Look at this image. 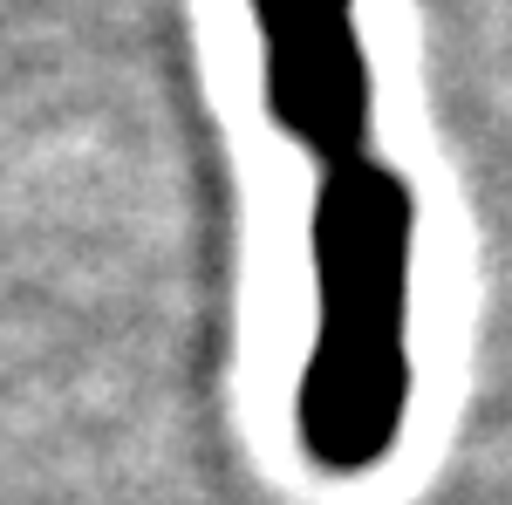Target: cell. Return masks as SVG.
I'll return each mask as SVG.
<instances>
[{
    "label": "cell",
    "mask_w": 512,
    "mask_h": 505,
    "mask_svg": "<svg viewBox=\"0 0 512 505\" xmlns=\"http://www.w3.org/2000/svg\"><path fill=\"white\" fill-rule=\"evenodd\" d=\"M315 335L294 383V437L328 478H362L396 451L410 417V287L417 192L383 157L321 171L308 205Z\"/></svg>",
    "instance_id": "6da1fadb"
},
{
    "label": "cell",
    "mask_w": 512,
    "mask_h": 505,
    "mask_svg": "<svg viewBox=\"0 0 512 505\" xmlns=\"http://www.w3.org/2000/svg\"><path fill=\"white\" fill-rule=\"evenodd\" d=\"M246 14L260 35V89L280 137L321 171L369 157L376 76L355 0H246Z\"/></svg>",
    "instance_id": "7a4b0ae2"
}]
</instances>
